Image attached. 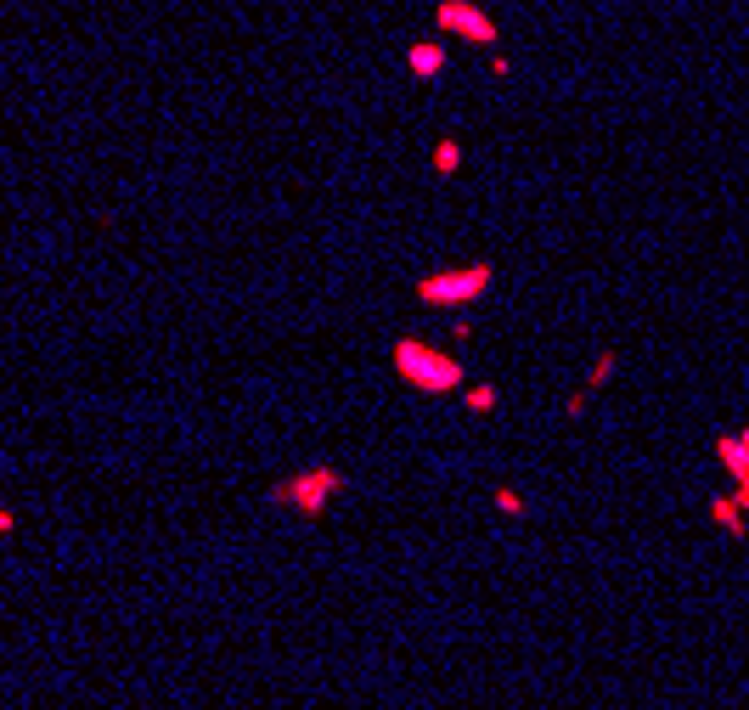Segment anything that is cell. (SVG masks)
Returning a JSON list of instances; mask_svg holds the SVG:
<instances>
[{"label": "cell", "mask_w": 749, "mask_h": 710, "mask_svg": "<svg viewBox=\"0 0 749 710\" xmlns=\"http://www.w3.org/2000/svg\"><path fill=\"white\" fill-rule=\"evenodd\" d=\"M389 367H395V378L406 389H417V395H462L468 389V367L457 361V355L423 344V339H412V333L389 344Z\"/></svg>", "instance_id": "6da1fadb"}, {"label": "cell", "mask_w": 749, "mask_h": 710, "mask_svg": "<svg viewBox=\"0 0 749 710\" xmlns=\"http://www.w3.org/2000/svg\"><path fill=\"white\" fill-rule=\"evenodd\" d=\"M350 485V474L344 468H333V463H310V468H299L288 479H276L271 485V508H288L299 519H321L338 496H344Z\"/></svg>", "instance_id": "7a4b0ae2"}, {"label": "cell", "mask_w": 749, "mask_h": 710, "mask_svg": "<svg viewBox=\"0 0 749 710\" xmlns=\"http://www.w3.org/2000/svg\"><path fill=\"white\" fill-rule=\"evenodd\" d=\"M490 282H496V265L490 260H474V265H445V271H428V277H417V305L428 310H468L479 305L490 294Z\"/></svg>", "instance_id": "3957f363"}, {"label": "cell", "mask_w": 749, "mask_h": 710, "mask_svg": "<svg viewBox=\"0 0 749 710\" xmlns=\"http://www.w3.org/2000/svg\"><path fill=\"white\" fill-rule=\"evenodd\" d=\"M434 29L440 40H457V46H479V51H496V17H490L479 0H440L434 6Z\"/></svg>", "instance_id": "277c9868"}, {"label": "cell", "mask_w": 749, "mask_h": 710, "mask_svg": "<svg viewBox=\"0 0 749 710\" xmlns=\"http://www.w3.org/2000/svg\"><path fill=\"white\" fill-rule=\"evenodd\" d=\"M445 68H451V40H412V46H406V74H412V79H423V85H428V79H440Z\"/></svg>", "instance_id": "5b68a950"}, {"label": "cell", "mask_w": 749, "mask_h": 710, "mask_svg": "<svg viewBox=\"0 0 749 710\" xmlns=\"http://www.w3.org/2000/svg\"><path fill=\"white\" fill-rule=\"evenodd\" d=\"M716 463L727 468L733 485H749V429H733V434H716Z\"/></svg>", "instance_id": "8992f818"}, {"label": "cell", "mask_w": 749, "mask_h": 710, "mask_svg": "<svg viewBox=\"0 0 749 710\" xmlns=\"http://www.w3.org/2000/svg\"><path fill=\"white\" fill-rule=\"evenodd\" d=\"M710 525H716L727 541H744V536H749V513L738 508L733 491H716V496H710Z\"/></svg>", "instance_id": "52a82bcc"}, {"label": "cell", "mask_w": 749, "mask_h": 710, "mask_svg": "<svg viewBox=\"0 0 749 710\" xmlns=\"http://www.w3.org/2000/svg\"><path fill=\"white\" fill-rule=\"evenodd\" d=\"M428 164H434V175L451 181V175L462 170V141H457V136H440V141H434V153H428Z\"/></svg>", "instance_id": "ba28073f"}, {"label": "cell", "mask_w": 749, "mask_h": 710, "mask_svg": "<svg viewBox=\"0 0 749 710\" xmlns=\"http://www.w3.org/2000/svg\"><path fill=\"white\" fill-rule=\"evenodd\" d=\"M614 372H620V355H614V350H597V355H592V372H586V389H592V395L609 389Z\"/></svg>", "instance_id": "9c48e42d"}, {"label": "cell", "mask_w": 749, "mask_h": 710, "mask_svg": "<svg viewBox=\"0 0 749 710\" xmlns=\"http://www.w3.org/2000/svg\"><path fill=\"white\" fill-rule=\"evenodd\" d=\"M462 406L479 412V417H490V412L502 406V395H496V384H468V389H462Z\"/></svg>", "instance_id": "30bf717a"}, {"label": "cell", "mask_w": 749, "mask_h": 710, "mask_svg": "<svg viewBox=\"0 0 749 710\" xmlns=\"http://www.w3.org/2000/svg\"><path fill=\"white\" fill-rule=\"evenodd\" d=\"M490 502H496L502 519H524V513H530V502H524V496L513 491V485H496V496H490Z\"/></svg>", "instance_id": "8fae6325"}, {"label": "cell", "mask_w": 749, "mask_h": 710, "mask_svg": "<svg viewBox=\"0 0 749 710\" xmlns=\"http://www.w3.org/2000/svg\"><path fill=\"white\" fill-rule=\"evenodd\" d=\"M586 406H592V389H586V384L564 395V417H586Z\"/></svg>", "instance_id": "7c38bea8"}, {"label": "cell", "mask_w": 749, "mask_h": 710, "mask_svg": "<svg viewBox=\"0 0 749 710\" xmlns=\"http://www.w3.org/2000/svg\"><path fill=\"white\" fill-rule=\"evenodd\" d=\"M490 79H513V57H502V51H490Z\"/></svg>", "instance_id": "4fadbf2b"}, {"label": "cell", "mask_w": 749, "mask_h": 710, "mask_svg": "<svg viewBox=\"0 0 749 710\" xmlns=\"http://www.w3.org/2000/svg\"><path fill=\"white\" fill-rule=\"evenodd\" d=\"M12 530H17V513H12L6 502H0V536H12Z\"/></svg>", "instance_id": "5bb4252c"}]
</instances>
